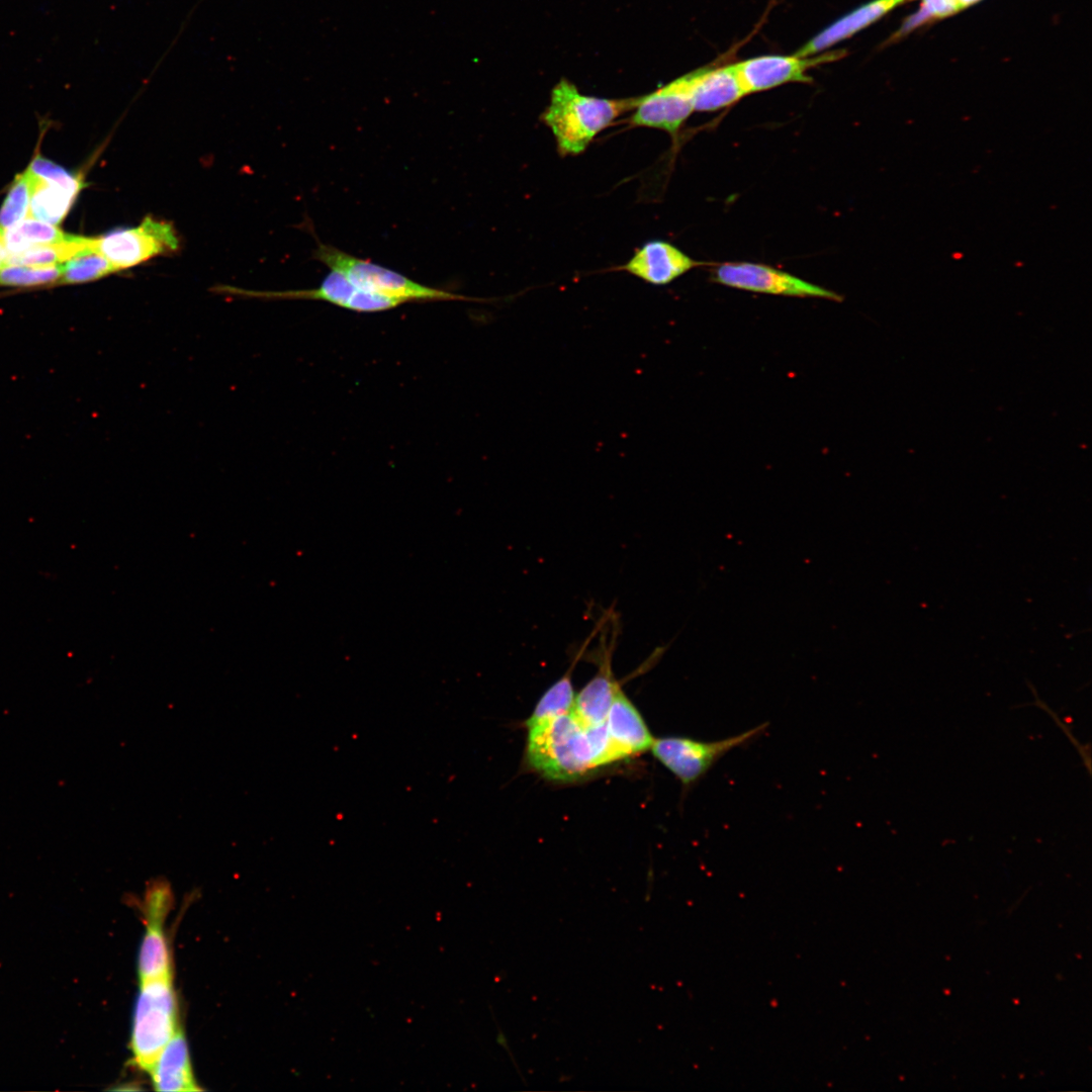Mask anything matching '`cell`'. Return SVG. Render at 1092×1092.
Masks as SVG:
<instances>
[{
	"label": "cell",
	"instance_id": "6da1fadb",
	"mask_svg": "<svg viewBox=\"0 0 1092 1092\" xmlns=\"http://www.w3.org/2000/svg\"><path fill=\"white\" fill-rule=\"evenodd\" d=\"M526 758L542 777L573 782L593 769L622 760L605 723L585 726L573 712L527 729Z\"/></svg>",
	"mask_w": 1092,
	"mask_h": 1092
},
{
	"label": "cell",
	"instance_id": "7a4b0ae2",
	"mask_svg": "<svg viewBox=\"0 0 1092 1092\" xmlns=\"http://www.w3.org/2000/svg\"><path fill=\"white\" fill-rule=\"evenodd\" d=\"M638 99L639 96L603 98L586 95L562 78L551 90L541 121L552 131L560 156H576L616 119L632 112Z\"/></svg>",
	"mask_w": 1092,
	"mask_h": 1092
},
{
	"label": "cell",
	"instance_id": "3957f363",
	"mask_svg": "<svg viewBox=\"0 0 1092 1092\" xmlns=\"http://www.w3.org/2000/svg\"><path fill=\"white\" fill-rule=\"evenodd\" d=\"M177 1031L178 1002L172 977L141 983L129 1041L138 1068L149 1072Z\"/></svg>",
	"mask_w": 1092,
	"mask_h": 1092
},
{
	"label": "cell",
	"instance_id": "277c9868",
	"mask_svg": "<svg viewBox=\"0 0 1092 1092\" xmlns=\"http://www.w3.org/2000/svg\"><path fill=\"white\" fill-rule=\"evenodd\" d=\"M313 257L331 270L345 275L356 287L393 298L402 304L415 301H479L478 298L423 285L398 272L321 242H317Z\"/></svg>",
	"mask_w": 1092,
	"mask_h": 1092
},
{
	"label": "cell",
	"instance_id": "5b68a950",
	"mask_svg": "<svg viewBox=\"0 0 1092 1092\" xmlns=\"http://www.w3.org/2000/svg\"><path fill=\"white\" fill-rule=\"evenodd\" d=\"M767 723L740 734L715 741H701L682 736H667L653 740L650 750L682 785L700 780L730 750L743 745L765 729Z\"/></svg>",
	"mask_w": 1092,
	"mask_h": 1092
},
{
	"label": "cell",
	"instance_id": "8992f818",
	"mask_svg": "<svg viewBox=\"0 0 1092 1092\" xmlns=\"http://www.w3.org/2000/svg\"><path fill=\"white\" fill-rule=\"evenodd\" d=\"M179 239L173 225L150 216L132 228L116 229L95 237V249L117 271L140 265L154 257L174 253Z\"/></svg>",
	"mask_w": 1092,
	"mask_h": 1092
},
{
	"label": "cell",
	"instance_id": "52a82bcc",
	"mask_svg": "<svg viewBox=\"0 0 1092 1092\" xmlns=\"http://www.w3.org/2000/svg\"><path fill=\"white\" fill-rule=\"evenodd\" d=\"M712 275V279L719 284L747 291L842 300L839 294L829 289L763 264L727 262L716 266Z\"/></svg>",
	"mask_w": 1092,
	"mask_h": 1092
},
{
	"label": "cell",
	"instance_id": "ba28073f",
	"mask_svg": "<svg viewBox=\"0 0 1092 1092\" xmlns=\"http://www.w3.org/2000/svg\"><path fill=\"white\" fill-rule=\"evenodd\" d=\"M842 50L825 51L818 55L803 57L798 55L758 56L735 63L736 71L746 95L772 89L790 83H809L812 78L808 71L818 65L839 60L844 56Z\"/></svg>",
	"mask_w": 1092,
	"mask_h": 1092
},
{
	"label": "cell",
	"instance_id": "9c48e42d",
	"mask_svg": "<svg viewBox=\"0 0 1092 1092\" xmlns=\"http://www.w3.org/2000/svg\"><path fill=\"white\" fill-rule=\"evenodd\" d=\"M229 293L277 299L322 300L357 312H378L395 308L401 303L393 298L356 287L345 275L331 270L322 283L311 289L257 292L235 287H218Z\"/></svg>",
	"mask_w": 1092,
	"mask_h": 1092
},
{
	"label": "cell",
	"instance_id": "30bf717a",
	"mask_svg": "<svg viewBox=\"0 0 1092 1092\" xmlns=\"http://www.w3.org/2000/svg\"><path fill=\"white\" fill-rule=\"evenodd\" d=\"M695 71L639 96L628 122L631 126L649 127L675 135L694 111L692 91Z\"/></svg>",
	"mask_w": 1092,
	"mask_h": 1092
},
{
	"label": "cell",
	"instance_id": "8fae6325",
	"mask_svg": "<svg viewBox=\"0 0 1092 1092\" xmlns=\"http://www.w3.org/2000/svg\"><path fill=\"white\" fill-rule=\"evenodd\" d=\"M171 890L165 881H155L146 892V933L138 960L140 982L171 977V956L163 924L171 906Z\"/></svg>",
	"mask_w": 1092,
	"mask_h": 1092
},
{
	"label": "cell",
	"instance_id": "7c38bea8",
	"mask_svg": "<svg viewBox=\"0 0 1092 1092\" xmlns=\"http://www.w3.org/2000/svg\"><path fill=\"white\" fill-rule=\"evenodd\" d=\"M700 265L703 262L694 260L672 244L653 240L636 249L630 260L617 269L648 284L661 286Z\"/></svg>",
	"mask_w": 1092,
	"mask_h": 1092
},
{
	"label": "cell",
	"instance_id": "4fadbf2b",
	"mask_svg": "<svg viewBox=\"0 0 1092 1092\" xmlns=\"http://www.w3.org/2000/svg\"><path fill=\"white\" fill-rule=\"evenodd\" d=\"M604 648L598 672L575 695L573 714L585 726H599L605 723L607 714L621 688L612 671V654L615 637L609 642L603 638Z\"/></svg>",
	"mask_w": 1092,
	"mask_h": 1092
},
{
	"label": "cell",
	"instance_id": "5bb4252c",
	"mask_svg": "<svg viewBox=\"0 0 1092 1092\" xmlns=\"http://www.w3.org/2000/svg\"><path fill=\"white\" fill-rule=\"evenodd\" d=\"M905 1L872 0L867 2L823 28L803 44L796 52V55L810 57L828 51V49L876 22Z\"/></svg>",
	"mask_w": 1092,
	"mask_h": 1092
},
{
	"label": "cell",
	"instance_id": "9a60e30c",
	"mask_svg": "<svg viewBox=\"0 0 1092 1092\" xmlns=\"http://www.w3.org/2000/svg\"><path fill=\"white\" fill-rule=\"evenodd\" d=\"M695 71L692 101L694 111L709 112L722 109L746 96L735 63L708 66Z\"/></svg>",
	"mask_w": 1092,
	"mask_h": 1092
},
{
	"label": "cell",
	"instance_id": "2e32d148",
	"mask_svg": "<svg viewBox=\"0 0 1092 1092\" xmlns=\"http://www.w3.org/2000/svg\"><path fill=\"white\" fill-rule=\"evenodd\" d=\"M605 726L625 758L650 749L654 740L640 712L621 688L609 709Z\"/></svg>",
	"mask_w": 1092,
	"mask_h": 1092
},
{
	"label": "cell",
	"instance_id": "e0dca14e",
	"mask_svg": "<svg viewBox=\"0 0 1092 1092\" xmlns=\"http://www.w3.org/2000/svg\"><path fill=\"white\" fill-rule=\"evenodd\" d=\"M149 1073L157 1091L201 1090L193 1075L187 1040L179 1029L160 1053Z\"/></svg>",
	"mask_w": 1092,
	"mask_h": 1092
},
{
	"label": "cell",
	"instance_id": "ac0fdd59",
	"mask_svg": "<svg viewBox=\"0 0 1092 1092\" xmlns=\"http://www.w3.org/2000/svg\"><path fill=\"white\" fill-rule=\"evenodd\" d=\"M90 250H96L95 237L67 235L62 242L37 246L20 254L9 255L5 264L24 266L59 265Z\"/></svg>",
	"mask_w": 1092,
	"mask_h": 1092
},
{
	"label": "cell",
	"instance_id": "d6986e66",
	"mask_svg": "<svg viewBox=\"0 0 1092 1092\" xmlns=\"http://www.w3.org/2000/svg\"><path fill=\"white\" fill-rule=\"evenodd\" d=\"M77 195L55 182L36 177L28 215L56 225L67 215Z\"/></svg>",
	"mask_w": 1092,
	"mask_h": 1092
},
{
	"label": "cell",
	"instance_id": "ffe728a7",
	"mask_svg": "<svg viewBox=\"0 0 1092 1092\" xmlns=\"http://www.w3.org/2000/svg\"><path fill=\"white\" fill-rule=\"evenodd\" d=\"M66 237L67 234L55 224L27 215L4 230V245L9 256L20 254L33 247L62 242Z\"/></svg>",
	"mask_w": 1092,
	"mask_h": 1092
},
{
	"label": "cell",
	"instance_id": "44dd1931",
	"mask_svg": "<svg viewBox=\"0 0 1092 1092\" xmlns=\"http://www.w3.org/2000/svg\"><path fill=\"white\" fill-rule=\"evenodd\" d=\"M578 657L569 669L542 695L525 722L527 729L572 712L576 694L573 690L571 674Z\"/></svg>",
	"mask_w": 1092,
	"mask_h": 1092
},
{
	"label": "cell",
	"instance_id": "7402d4cb",
	"mask_svg": "<svg viewBox=\"0 0 1092 1092\" xmlns=\"http://www.w3.org/2000/svg\"><path fill=\"white\" fill-rule=\"evenodd\" d=\"M35 179L29 168L14 179L0 208V228L8 229L28 215Z\"/></svg>",
	"mask_w": 1092,
	"mask_h": 1092
},
{
	"label": "cell",
	"instance_id": "603a6c76",
	"mask_svg": "<svg viewBox=\"0 0 1092 1092\" xmlns=\"http://www.w3.org/2000/svg\"><path fill=\"white\" fill-rule=\"evenodd\" d=\"M116 270L110 262L96 250L79 254L62 264L60 283L78 284L98 280Z\"/></svg>",
	"mask_w": 1092,
	"mask_h": 1092
},
{
	"label": "cell",
	"instance_id": "cb8c5ba5",
	"mask_svg": "<svg viewBox=\"0 0 1092 1092\" xmlns=\"http://www.w3.org/2000/svg\"><path fill=\"white\" fill-rule=\"evenodd\" d=\"M61 276L62 264L50 266L4 264L0 268V285L35 287L59 282Z\"/></svg>",
	"mask_w": 1092,
	"mask_h": 1092
},
{
	"label": "cell",
	"instance_id": "d4e9b609",
	"mask_svg": "<svg viewBox=\"0 0 1092 1092\" xmlns=\"http://www.w3.org/2000/svg\"><path fill=\"white\" fill-rule=\"evenodd\" d=\"M38 178L55 182L62 187L79 194L84 187L80 176L74 175L54 162L36 156L28 167Z\"/></svg>",
	"mask_w": 1092,
	"mask_h": 1092
},
{
	"label": "cell",
	"instance_id": "484cf974",
	"mask_svg": "<svg viewBox=\"0 0 1092 1092\" xmlns=\"http://www.w3.org/2000/svg\"><path fill=\"white\" fill-rule=\"evenodd\" d=\"M935 20L927 8L921 4L920 8L905 19L900 28L892 35L891 41L898 40L910 33L917 27Z\"/></svg>",
	"mask_w": 1092,
	"mask_h": 1092
},
{
	"label": "cell",
	"instance_id": "4316f807",
	"mask_svg": "<svg viewBox=\"0 0 1092 1092\" xmlns=\"http://www.w3.org/2000/svg\"><path fill=\"white\" fill-rule=\"evenodd\" d=\"M922 5L927 8L934 19L953 15L964 9L959 0H922Z\"/></svg>",
	"mask_w": 1092,
	"mask_h": 1092
},
{
	"label": "cell",
	"instance_id": "83f0119b",
	"mask_svg": "<svg viewBox=\"0 0 1092 1092\" xmlns=\"http://www.w3.org/2000/svg\"><path fill=\"white\" fill-rule=\"evenodd\" d=\"M8 253L4 245V229L0 228V268L5 264Z\"/></svg>",
	"mask_w": 1092,
	"mask_h": 1092
},
{
	"label": "cell",
	"instance_id": "f1b7e54d",
	"mask_svg": "<svg viewBox=\"0 0 1092 1092\" xmlns=\"http://www.w3.org/2000/svg\"><path fill=\"white\" fill-rule=\"evenodd\" d=\"M497 1042H498V1043H499V1044H500L502 1046H504V1048H505V1049H506V1050H507V1051H508V1052H509V1053L511 1054V1050H510V1048H509V1045H508V1041H507V1038H506L505 1034H504V1033H503V1032H502L500 1030H499V1032H498V1034H497Z\"/></svg>",
	"mask_w": 1092,
	"mask_h": 1092
},
{
	"label": "cell",
	"instance_id": "f546056e",
	"mask_svg": "<svg viewBox=\"0 0 1092 1092\" xmlns=\"http://www.w3.org/2000/svg\"><path fill=\"white\" fill-rule=\"evenodd\" d=\"M959 1L963 5V7L966 8V7L972 5V4L976 3V2H979L980 0H959Z\"/></svg>",
	"mask_w": 1092,
	"mask_h": 1092
}]
</instances>
